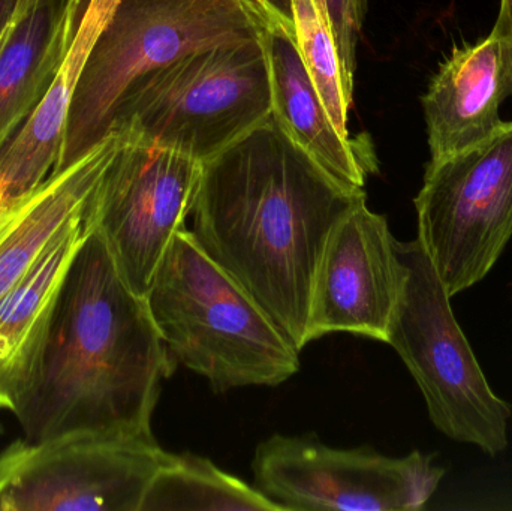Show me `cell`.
Returning <instances> with one entry per match:
<instances>
[{"instance_id": "1", "label": "cell", "mask_w": 512, "mask_h": 511, "mask_svg": "<svg viewBox=\"0 0 512 511\" xmlns=\"http://www.w3.org/2000/svg\"><path fill=\"white\" fill-rule=\"evenodd\" d=\"M364 188L331 176L271 114L203 164L192 219L200 248L303 350L313 281L337 222Z\"/></svg>"}, {"instance_id": "2", "label": "cell", "mask_w": 512, "mask_h": 511, "mask_svg": "<svg viewBox=\"0 0 512 511\" xmlns=\"http://www.w3.org/2000/svg\"><path fill=\"white\" fill-rule=\"evenodd\" d=\"M174 371L146 299L126 285L104 240L87 227L38 371L14 413L27 440L75 432L152 437L161 383Z\"/></svg>"}, {"instance_id": "3", "label": "cell", "mask_w": 512, "mask_h": 511, "mask_svg": "<svg viewBox=\"0 0 512 511\" xmlns=\"http://www.w3.org/2000/svg\"><path fill=\"white\" fill-rule=\"evenodd\" d=\"M146 302L171 362L206 378L215 392L277 386L300 369V350L189 228L171 243Z\"/></svg>"}, {"instance_id": "4", "label": "cell", "mask_w": 512, "mask_h": 511, "mask_svg": "<svg viewBox=\"0 0 512 511\" xmlns=\"http://www.w3.org/2000/svg\"><path fill=\"white\" fill-rule=\"evenodd\" d=\"M267 29L242 0H119L81 69L54 171L110 134L123 96L141 78L192 53L258 41Z\"/></svg>"}, {"instance_id": "5", "label": "cell", "mask_w": 512, "mask_h": 511, "mask_svg": "<svg viewBox=\"0 0 512 511\" xmlns=\"http://www.w3.org/2000/svg\"><path fill=\"white\" fill-rule=\"evenodd\" d=\"M271 113L270 66L261 38L189 54L141 78L123 96L111 129L204 164Z\"/></svg>"}, {"instance_id": "6", "label": "cell", "mask_w": 512, "mask_h": 511, "mask_svg": "<svg viewBox=\"0 0 512 511\" xmlns=\"http://www.w3.org/2000/svg\"><path fill=\"white\" fill-rule=\"evenodd\" d=\"M397 252L405 288L387 344L417 381L433 425L457 443L498 456L508 447L511 405L487 383L421 243L397 242Z\"/></svg>"}, {"instance_id": "7", "label": "cell", "mask_w": 512, "mask_h": 511, "mask_svg": "<svg viewBox=\"0 0 512 511\" xmlns=\"http://www.w3.org/2000/svg\"><path fill=\"white\" fill-rule=\"evenodd\" d=\"M415 209L417 240L448 296L483 281L512 237V122L430 161Z\"/></svg>"}, {"instance_id": "8", "label": "cell", "mask_w": 512, "mask_h": 511, "mask_svg": "<svg viewBox=\"0 0 512 511\" xmlns=\"http://www.w3.org/2000/svg\"><path fill=\"white\" fill-rule=\"evenodd\" d=\"M119 132L122 143L90 200L84 222L104 240L126 285L146 299L171 243L188 228L203 164Z\"/></svg>"}, {"instance_id": "9", "label": "cell", "mask_w": 512, "mask_h": 511, "mask_svg": "<svg viewBox=\"0 0 512 511\" xmlns=\"http://www.w3.org/2000/svg\"><path fill=\"white\" fill-rule=\"evenodd\" d=\"M168 456L153 435L17 440L0 453V511H140Z\"/></svg>"}, {"instance_id": "10", "label": "cell", "mask_w": 512, "mask_h": 511, "mask_svg": "<svg viewBox=\"0 0 512 511\" xmlns=\"http://www.w3.org/2000/svg\"><path fill=\"white\" fill-rule=\"evenodd\" d=\"M433 455L390 458L372 449H336L315 437L273 435L255 450V488L283 510L423 509L445 470Z\"/></svg>"}, {"instance_id": "11", "label": "cell", "mask_w": 512, "mask_h": 511, "mask_svg": "<svg viewBox=\"0 0 512 511\" xmlns=\"http://www.w3.org/2000/svg\"><path fill=\"white\" fill-rule=\"evenodd\" d=\"M406 269L387 218L366 200L352 207L328 237L309 311V342L351 333L388 342L405 288Z\"/></svg>"}, {"instance_id": "12", "label": "cell", "mask_w": 512, "mask_h": 511, "mask_svg": "<svg viewBox=\"0 0 512 511\" xmlns=\"http://www.w3.org/2000/svg\"><path fill=\"white\" fill-rule=\"evenodd\" d=\"M510 95V45L496 27L483 41L454 48L421 98L430 161L450 158L489 138L504 123L499 110Z\"/></svg>"}, {"instance_id": "13", "label": "cell", "mask_w": 512, "mask_h": 511, "mask_svg": "<svg viewBox=\"0 0 512 511\" xmlns=\"http://www.w3.org/2000/svg\"><path fill=\"white\" fill-rule=\"evenodd\" d=\"M119 0H87L74 42L47 93L0 150V212L20 203L59 167L69 111L93 42Z\"/></svg>"}, {"instance_id": "14", "label": "cell", "mask_w": 512, "mask_h": 511, "mask_svg": "<svg viewBox=\"0 0 512 511\" xmlns=\"http://www.w3.org/2000/svg\"><path fill=\"white\" fill-rule=\"evenodd\" d=\"M86 0H15L0 48V150L53 83L74 42Z\"/></svg>"}, {"instance_id": "15", "label": "cell", "mask_w": 512, "mask_h": 511, "mask_svg": "<svg viewBox=\"0 0 512 511\" xmlns=\"http://www.w3.org/2000/svg\"><path fill=\"white\" fill-rule=\"evenodd\" d=\"M262 42L270 66L274 119L331 176L352 188H364L367 177L378 171L372 144L337 131L301 60L294 35L267 29Z\"/></svg>"}, {"instance_id": "16", "label": "cell", "mask_w": 512, "mask_h": 511, "mask_svg": "<svg viewBox=\"0 0 512 511\" xmlns=\"http://www.w3.org/2000/svg\"><path fill=\"white\" fill-rule=\"evenodd\" d=\"M84 219L60 231L0 303V410L17 411L38 371L60 287L87 234Z\"/></svg>"}, {"instance_id": "17", "label": "cell", "mask_w": 512, "mask_h": 511, "mask_svg": "<svg viewBox=\"0 0 512 511\" xmlns=\"http://www.w3.org/2000/svg\"><path fill=\"white\" fill-rule=\"evenodd\" d=\"M122 143L117 131L99 141L83 158L54 171L15 206L0 236V303L26 276L51 240L86 216L90 200Z\"/></svg>"}, {"instance_id": "18", "label": "cell", "mask_w": 512, "mask_h": 511, "mask_svg": "<svg viewBox=\"0 0 512 511\" xmlns=\"http://www.w3.org/2000/svg\"><path fill=\"white\" fill-rule=\"evenodd\" d=\"M259 489L216 467L209 459L173 455L159 468L140 511H280Z\"/></svg>"}, {"instance_id": "19", "label": "cell", "mask_w": 512, "mask_h": 511, "mask_svg": "<svg viewBox=\"0 0 512 511\" xmlns=\"http://www.w3.org/2000/svg\"><path fill=\"white\" fill-rule=\"evenodd\" d=\"M298 53L340 134L349 137L346 96L339 56L327 12L319 0H291Z\"/></svg>"}, {"instance_id": "20", "label": "cell", "mask_w": 512, "mask_h": 511, "mask_svg": "<svg viewBox=\"0 0 512 511\" xmlns=\"http://www.w3.org/2000/svg\"><path fill=\"white\" fill-rule=\"evenodd\" d=\"M327 12L339 56L346 96L354 101L357 47L363 32L369 0H319Z\"/></svg>"}, {"instance_id": "21", "label": "cell", "mask_w": 512, "mask_h": 511, "mask_svg": "<svg viewBox=\"0 0 512 511\" xmlns=\"http://www.w3.org/2000/svg\"><path fill=\"white\" fill-rule=\"evenodd\" d=\"M256 2L264 11L270 23V29H282L289 35H294L291 0H256Z\"/></svg>"}, {"instance_id": "22", "label": "cell", "mask_w": 512, "mask_h": 511, "mask_svg": "<svg viewBox=\"0 0 512 511\" xmlns=\"http://www.w3.org/2000/svg\"><path fill=\"white\" fill-rule=\"evenodd\" d=\"M495 27L507 39L512 56V0H501V8H499Z\"/></svg>"}, {"instance_id": "23", "label": "cell", "mask_w": 512, "mask_h": 511, "mask_svg": "<svg viewBox=\"0 0 512 511\" xmlns=\"http://www.w3.org/2000/svg\"><path fill=\"white\" fill-rule=\"evenodd\" d=\"M12 30V11L11 14H9V17L6 18L5 21H3L2 24H0V48L3 47V44H5L6 39L9 38V35H11Z\"/></svg>"}, {"instance_id": "24", "label": "cell", "mask_w": 512, "mask_h": 511, "mask_svg": "<svg viewBox=\"0 0 512 511\" xmlns=\"http://www.w3.org/2000/svg\"><path fill=\"white\" fill-rule=\"evenodd\" d=\"M17 206V204H15ZM15 206L9 207V209L3 210L0 213V236H2L3 231L8 227L9 222H11L12 216H14Z\"/></svg>"}, {"instance_id": "25", "label": "cell", "mask_w": 512, "mask_h": 511, "mask_svg": "<svg viewBox=\"0 0 512 511\" xmlns=\"http://www.w3.org/2000/svg\"><path fill=\"white\" fill-rule=\"evenodd\" d=\"M15 0H0V24L9 17L12 8H14Z\"/></svg>"}, {"instance_id": "26", "label": "cell", "mask_w": 512, "mask_h": 511, "mask_svg": "<svg viewBox=\"0 0 512 511\" xmlns=\"http://www.w3.org/2000/svg\"><path fill=\"white\" fill-rule=\"evenodd\" d=\"M2 434H3V428H2V426H0V435H2Z\"/></svg>"}, {"instance_id": "27", "label": "cell", "mask_w": 512, "mask_h": 511, "mask_svg": "<svg viewBox=\"0 0 512 511\" xmlns=\"http://www.w3.org/2000/svg\"><path fill=\"white\" fill-rule=\"evenodd\" d=\"M2 212H3V210H2ZM2 212H0V213H2Z\"/></svg>"}]
</instances>
